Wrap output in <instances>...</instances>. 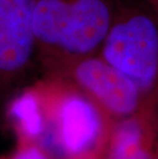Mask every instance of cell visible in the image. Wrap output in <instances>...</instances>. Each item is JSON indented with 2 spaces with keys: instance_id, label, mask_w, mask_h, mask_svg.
<instances>
[{
  "instance_id": "7",
  "label": "cell",
  "mask_w": 158,
  "mask_h": 159,
  "mask_svg": "<svg viewBox=\"0 0 158 159\" xmlns=\"http://www.w3.org/2000/svg\"><path fill=\"white\" fill-rule=\"evenodd\" d=\"M11 115L22 143H35V141L41 140L45 133L46 122L35 93H26L16 100L11 106Z\"/></svg>"
},
{
  "instance_id": "1",
  "label": "cell",
  "mask_w": 158,
  "mask_h": 159,
  "mask_svg": "<svg viewBox=\"0 0 158 159\" xmlns=\"http://www.w3.org/2000/svg\"><path fill=\"white\" fill-rule=\"evenodd\" d=\"M114 19L109 0H37L36 60L44 66L97 53Z\"/></svg>"
},
{
  "instance_id": "9",
  "label": "cell",
  "mask_w": 158,
  "mask_h": 159,
  "mask_svg": "<svg viewBox=\"0 0 158 159\" xmlns=\"http://www.w3.org/2000/svg\"><path fill=\"white\" fill-rule=\"evenodd\" d=\"M144 1H146L148 4H150L151 7H153L158 12V0H144Z\"/></svg>"
},
{
  "instance_id": "4",
  "label": "cell",
  "mask_w": 158,
  "mask_h": 159,
  "mask_svg": "<svg viewBox=\"0 0 158 159\" xmlns=\"http://www.w3.org/2000/svg\"><path fill=\"white\" fill-rule=\"evenodd\" d=\"M106 117L80 90L68 91L53 105L45 143L67 159H92L106 141Z\"/></svg>"
},
{
  "instance_id": "3",
  "label": "cell",
  "mask_w": 158,
  "mask_h": 159,
  "mask_svg": "<svg viewBox=\"0 0 158 159\" xmlns=\"http://www.w3.org/2000/svg\"><path fill=\"white\" fill-rule=\"evenodd\" d=\"M42 67L55 79L67 81L84 93L108 117L126 119L149 107L139 87L99 52Z\"/></svg>"
},
{
  "instance_id": "5",
  "label": "cell",
  "mask_w": 158,
  "mask_h": 159,
  "mask_svg": "<svg viewBox=\"0 0 158 159\" xmlns=\"http://www.w3.org/2000/svg\"><path fill=\"white\" fill-rule=\"evenodd\" d=\"M37 0H0V91L19 84L36 60Z\"/></svg>"
},
{
  "instance_id": "2",
  "label": "cell",
  "mask_w": 158,
  "mask_h": 159,
  "mask_svg": "<svg viewBox=\"0 0 158 159\" xmlns=\"http://www.w3.org/2000/svg\"><path fill=\"white\" fill-rule=\"evenodd\" d=\"M99 53L133 81L148 106L158 108V19L143 11L115 16Z\"/></svg>"
},
{
  "instance_id": "6",
  "label": "cell",
  "mask_w": 158,
  "mask_h": 159,
  "mask_svg": "<svg viewBox=\"0 0 158 159\" xmlns=\"http://www.w3.org/2000/svg\"><path fill=\"white\" fill-rule=\"evenodd\" d=\"M156 113L146 108L120 120L109 137L108 159H158L154 146Z\"/></svg>"
},
{
  "instance_id": "8",
  "label": "cell",
  "mask_w": 158,
  "mask_h": 159,
  "mask_svg": "<svg viewBox=\"0 0 158 159\" xmlns=\"http://www.w3.org/2000/svg\"><path fill=\"white\" fill-rule=\"evenodd\" d=\"M11 159H56L50 157L43 149L37 147L34 143H22Z\"/></svg>"
}]
</instances>
